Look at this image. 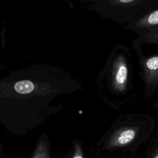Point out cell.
I'll return each mask as SVG.
<instances>
[{
    "label": "cell",
    "mask_w": 158,
    "mask_h": 158,
    "mask_svg": "<svg viewBox=\"0 0 158 158\" xmlns=\"http://www.w3.org/2000/svg\"><path fill=\"white\" fill-rule=\"evenodd\" d=\"M139 63V73L144 84V94L147 98L153 96L158 89V54L146 56L142 52L141 44L133 41Z\"/></svg>",
    "instance_id": "obj_4"
},
{
    "label": "cell",
    "mask_w": 158,
    "mask_h": 158,
    "mask_svg": "<svg viewBox=\"0 0 158 158\" xmlns=\"http://www.w3.org/2000/svg\"><path fill=\"white\" fill-rule=\"evenodd\" d=\"M72 158H84L82 149L80 144L76 143L74 148V152Z\"/></svg>",
    "instance_id": "obj_10"
},
{
    "label": "cell",
    "mask_w": 158,
    "mask_h": 158,
    "mask_svg": "<svg viewBox=\"0 0 158 158\" xmlns=\"http://www.w3.org/2000/svg\"><path fill=\"white\" fill-rule=\"evenodd\" d=\"M131 52L128 47L117 44L111 52L103 77L110 104L116 109L133 99L134 72Z\"/></svg>",
    "instance_id": "obj_2"
},
{
    "label": "cell",
    "mask_w": 158,
    "mask_h": 158,
    "mask_svg": "<svg viewBox=\"0 0 158 158\" xmlns=\"http://www.w3.org/2000/svg\"><path fill=\"white\" fill-rule=\"evenodd\" d=\"M32 158H50L48 149L44 141H41L38 143L33 152Z\"/></svg>",
    "instance_id": "obj_9"
},
{
    "label": "cell",
    "mask_w": 158,
    "mask_h": 158,
    "mask_svg": "<svg viewBox=\"0 0 158 158\" xmlns=\"http://www.w3.org/2000/svg\"><path fill=\"white\" fill-rule=\"evenodd\" d=\"M155 126V119L148 114H122L103 137L99 151L135 155L140 146L151 138Z\"/></svg>",
    "instance_id": "obj_1"
},
{
    "label": "cell",
    "mask_w": 158,
    "mask_h": 158,
    "mask_svg": "<svg viewBox=\"0 0 158 158\" xmlns=\"http://www.w3.org/2000/svg\"><path fill=\"white\" fill-rule=\"evenodd\" d=\"M158 28V6L131 21L125 28L143 36Z\"/></svg>",
    "instance_id": "obj_5"
},
{
    "label": "cell",
    "mask_w": 158,
    "mask_h": 158,
    "mask_svg": "<svg viewBox=\"0 0 158 158\" xmlns=\"http://www.w3.org/2000/svg\"><path fill=\"white\" fill-rule=\"evenodd\" d=\"M154 107L155 108H158V101L154 102Z\"/></svg>",
    "instance_id": "obj_11"
},
{
    "label": "cell",
    "mask_w": 158,
    "mask_h": 158,
    "mask_svg": "<svg viewBox=\"0 0 158 158\" xmlns=\"http://www.w3.org/2000/svg\"><path fill=\"white\" fill-rule=\"evenodd\" d=\"M144 158H158V133L152 139Z\"/></svg>",
    "instance_id": "obj_8"
},
{
    "label": "cell",
    "mask_w": 158,
    "mask_h": 158,
    "mask_svg": "<svg viewBox=\"0 0 158 158\" xmlns=\"http://www.w3.org/2000/svg\"><path fill=\"white\" fill-rule=\"evenodd\" d=\"M97 9L107 19L123 25L158 6V0H107L98 2Z\"/></svg>",
    "instance_id": "obj_3"
},
{
    "label": "cell",
    "mask_w": 158,
    "mask_h": 158,
    "mask_svg": "<svg viewBox=\"0 0 158 158\" xmlns=\"http://www.w3.org/2000/svg\"><path fill=\"white\" fill-rule=\"evenodd\" d=\"M140 44L149 43L158 44V28L136 39Z\"/></svg>",
    "instance_id": "obj_6"
},
{
    "label": "cell",
    "mask_w": 158,
    "mask_h": 158,
    "mask_svg": "<svg viewBox=\"0 0 158 158\" xmlns=\"http://www.w3.org/2000/svg\"><path fill=\"white\" fill-rule=\"evenodd\" d=\"M15 90L19 94H28L34 89V85L29 80H22L14 85Z\"/></svg>",
    "instance_id": "obj_7"
}]
</instances>
